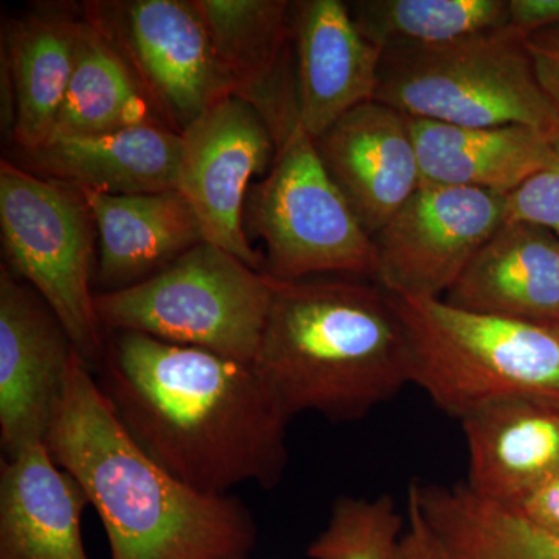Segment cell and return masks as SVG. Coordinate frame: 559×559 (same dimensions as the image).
I'll list each match as a JSON object with an SVG mask.
<instances>
[{"instance_id":"obj_4","label":"cell","mask_w":559,"mask_h":559,"mask_svg":"<svg viewBox=\"0 0 559 559\" xmlns=\"http://www.w3.org/2000/svg\"><path fill=\"white\" fill-rule=\"evenodd\" d=\"M390 296L409 340L412 384L441 411L462 419L500 401L559 409L558 326Z\"/></svg>"},{"instance_id":"obj_8","label":"cell","mask_w":559,"mask_h":559,"mask_svg":"<svg viewBox=\"0 0 559 559\" xmlns=\"http://www.w3.org/2000/svg\"><path fill=\"white\" fill-rule=\"evenodd\" d=\"M246 235L263 241L264 274L280 282L356 277L373 282L377 249L301 128L275 154L266 178L250 187Z\"/></svg>"},{"instance_id":"obj_5","label":"cell","mask_w":559,"mask_h":559,"mask_svg":"<svg viewBox=\"0 0 559 559\" xmlns=\"http://www.w3.org/2000/svg\"><path fill=\"white\" fill-rule=\"evenodd\" d=\"M374 100L411 119L468 128L521 124L554 134L559 110L511 25L466 38L382 51Z\"/></svg>"},{"instance_id":"obj_16","label":"cell","mask_w":559,"mask_h":559,"mask_svg":"<svg viewBox=\"0 0 559 559\" xmlns=\"http://www.w3.org/2000/svg\"><path fill=\"white\" fill-rule=\"evenodd\" d=\"M443 300L460 310L559 329V235L539 224L506 221Z\"/></svg>"},{"instance_id":"obj_26","label":"cell","mask_w":559,"mask_h":559,"mask_svg":"<svg viewBox=\"0 0 559 559\" xmlns=\"http://www.w3.org/2000/svg\"><path fill=\"white\" fill-rule=\"evenodd\" d=\"M403 514L390 496L341 498L329 524L312 540L311 559H395L404 532Z\"/></svg>"},{"instance_id":"obj_11","label":"cell","mask_w":559,"mask_h":559,"mask_svg":"<svg viewBox=\"0 0 559 559\" xmlns=\"http://www.w3.org/2000/svg\"><path fill=\"white\" fill-rule=\"evenodd\" d=\"M275 154L266 121L234 97L215 103L180 132L176 191L197 213L205 241L259 271L263 255L250 245L242 212L250 180L272 167Z\"/></svg>"},{"instance_id":"obj_15","label":"cell","mask_w":559,"mask_h":559,"mask_svg":"<svg viewBox=\"0 0 559 559\" xmlns=\"http://www.w3.org/2000/svg\"><path fill=\"white\" fill-rule=\"evenodd\" d=\"M299 127L312 140L342 116L374 100L382 50L360 35L347 2H290Z\"/></svg>"},{"instance_id":"obj_1","label":"cell","mask_w":559,"mask_h":559,"mask_svg":"<svg viewBox=\"0 0 559 559\" xmlns=\"http://www.w3.org/2000/svg\"><path fill=\"white\" fill-rule=\"evenodd\" d=\"M94 374L131 439L189 487L224 496L282 480L290 419L252 364L119 331Z\"/></svg>"},{"instance_id":"obj_7","label":"cell","mask_w":559,"mask_h":559,"mask_svg":"<svg viewBox=\"0 0 559 559\" xmlns=\"http://www.w3.org/2000/svg\"><path fill=\"white\" fill-rule=\"evenodd\" d=\"M0 227L10 271L43 297L97 370L106 345L92 289L97 227L80 191L2 159Z\"/></svg>"},{"instance_id":"obj_19","label":"cell","mask_w":559,"mask_h":559,"mask_svg":"<svg viewBox=\"0 0 559 559\" xmlns=\"http://www.w3.org/2000/svg\"><path fill=\"white\" fill-rule=\"evenodd\" d=\"M180 134L165 127H135L87 138L51 139L17 150L24 170L75 189L108 194L176 191Z\"/></svg>"},{"instance_id":"obj_27","label":"cell","mask_w":559,"mask_h":559,"mask_svg":"<svg viewBox=\"0 0 559 559\" xmlns=\"http://www.w3.org/2000/svg\"><path fill=\"white\" fill-rule=\"evenodd\" d=\"M551 145L549 165L507 197V221L539 224L559 235V127Z\"/></svg>"},{"instance_id":"obj_14","label":"cell","mask_w":559,"mask_h":559,"mask_svg":"<svg viewBox=\"0 0 559 559\" xmlns=\"http://www.w3.org/2000/svg\"><path fill=\"white\" fill-rule=\"evenodd\" d=\"M312 142L371 238L421 187L409 117L384 103L356 106Z\"/></svg>"},{"instance_id":"obj_22","label":"cell","mask_w":559,"mask_h":559,"mask_svg":"<svg viewBox=\"0 0 559 559\" xmlns=\"http://www.w3.org/2000/svg\"><path fill=\"white\" fill-rule=\"evenodd\" d=\"M81 24V7L43 3L11 21L3 33L2 53L16 102L11 140L17 150L39 148L53 135L75 66Z\"/></svg>"},{"instance_id":"obj_9","label":"cell","mask_w":559,"mask_h":559,"mask_svg":"<svg viewBox=\"0 0 559 559\" xmlns=\"http://www.w3.org/2000/svg\"><path fill=\"white\" fill-rule=\"evenodd\" d=\"M81 11L120 51L173 131L230 97L194 0H95Z\"/></svg>"},{"instance_id":"obj_3","label":"cell","mask_w":559,"mask_h":559,"mask_svg":"<svg viewBox=\"0 0 559 559\" xmlns=\"http://www.w3.org/2000/svg\"><path fill=\"white\" fill-rule=\"evenodd\" d=\"M252 367L289 419L316 412L356 421L412 384L409 340L395 301L367 278H272Z\"/></svg>"},{"instance_id":"obj_29","label":"cell","mask_w":559,"mask_h":559,"mask_svg":"<svg viewBox=\"0 0 559 559\" xmlns=\"http://www.w3.org/2000/svg\"><path fill=\"white\" fill-rule=\"evenodd\" d=\"M536 528L559 538V473L543 481L516 502L503 506Z\"/></svg>"},{"instance_id":"obj_20","label":"cell","mask_w":559,"mask_h":559,"mask_svg":"<svg viewBox=\"0 0 559 559\" xmlns=\"http://www.w3.org/2000/svg\"><path fill=\"white\" fill-rule=\"evenodd\" d=\"M462 421L468 487L489 502L510 506L559 473V409L530 401H500Z\"/></svg>"},{"instance_id":"obj_25","label":"cell","mask_w":559,"mask_h":559,"mask_svg":"<svg viewBox=\"0 0 559 559\" xmlns=\"http://www.w3.org/2000/svg\"><path fill=\"white\" fill-rule=\"evenodd\" d=\"M347 7L360 35L382 51L441 46L510 25L509 0H356Z\"/></svg>"},{"instance_id":"obj_10","label":"cell","mask_w":559,"mask_h":559,"mask_svg":"<svg viewBox=\"0 0 559 559\" xmlns=\"http://www.w3.org/2000/svg\"><path fill=\"white\" fill-rule=\"evenodd\" d=\"M506 221L502 194L423 183L374 235L373 282L395 296L443 299Z\"/></svg>"},{"instance_id":"obj_21","label":"cell","mask_w":559,"mask_h":559,"mask_svg":"<svg viewBox=\"0 0 559 559\" xmlns=\"http://www.w3.org/2000/svg\"><path fill=\"white\" fill-rule=\"evenodd\" d=\"M409 128L426 186L509 197L549 165L554 150V134L521 124L468 128L409 117Z\"/></svg>"},{"instance_id":"obj_30","label":"cell","mask_w":559,"mask_h":559,"mask_svg":"<svg viewBox=\"0 0 559 559\" xmlns=\"http://www.w3.org/2000/svg\"><path fill=\"white\" fill-rule=\"evenodd\" d=\"M525 44L540 87L559 110V27L530 33Z\"/></svg>"},{"instance_id":"obj_31","label":"cell","mask_w":559,"mask_h":559,"mask_svg":"<svg viewBox=\"0 0 559 559\" xmlns=\"http://www.w3.org/2000/svg\"><path fill=\"white\" fill-rule=\"evenodd\" d=\"M510 25L530 33L559 27V0H509Z\"/></svg>"},{"instance_id":"obj_18","label":"cell","mask_w":559,"mask_h":559,"mask_svg":"<svg viewBox=\"0 0 559 559\" xmlns=\"http://www.w3.org/2000/svg\"><path fill=\"white\" fill-rule=\"evenodd\" d=\"M87 506L83 487L46 443L2 459L0 559H91L81 530Z\"/></svg>"},{"instance_id":"obj_28","label":"cell","mask_w":559,"mask_h":559,"mask_svg":"<svg viewBox=\"0 0 559 559\" xmlns=\"http://www.w3.org/2000/svg\"><path fill=\"white\" fill-rule=\"evenodd\" d=\"M395 559H455L441 543L417 502L407 495V514Z\"/></svg>"},{"instance_id":"obj_23","label":"cell","mask_w":559,"mask_h":559,"mask_svg":"<svg viewBox=\"0 0 559 559\" xmlns=\"http://www.w3.org/2000/svg\"><path fill=\"white\" fill-rule=\"evenodd\" d=\"M135 127L168 124L120 51L83 14L72 79L51 139L87 138Z\"/></svg>"},{"instance_id":"obj_17","label":"cell","mask_w":559,"mask_h":559,"mask_svg":"<svg viewBox=\"0 0 559 559\" xmlns=\"http://www.w3.org/2000/svg\"><path fill=\"white\" fill-rule=\"evenodd\" d=\"M76 190L100 238L95 280L105 293L145 282L205 241L197 213L178 191L108 194Z\"/></svg>"},{"instance_id":"obj_12","label":"cell","mask_w":559,"mask_h":559,"mask_svg":"<svg viewBox=\"0 0 559 559\" xmlns=\"http://www.w3.org/2000/svg\"><path fill=\"white\" fill-rule=\"evenodd\" d=\"M68 331L32 286L0 270L2 459L46 443L76 356Z\"/></svg>"},{"instance_id":"obj_13","label":"cell","mask_w":559,"mask_h":559,"mask_svg":"<svg viewBox=\"0 0 559 559\" xmlns=\"http://www.w3.org/2000/svg\"><path fill=\"white\" fill-rule=\"evenodd\" d=\"M230 97L263 117L277 151L299 130L288 0H194Z\"/></svg>"},{"instance_id":"obj_6","label":"cell","mask_w":559,"mask_h":559,"mask_svg":"<svg viewBox=\"0 0 559 559\" xmlns=\"http://www.w3.org/2000/svg\"><path fill=\"white\" fill-rule=\"evenodd\" d=\"M271 300L270 275L202 241L139 285L95 293V311L103 331H132L252 364Z\"/></svg>"},{"instance_id":"obj_2","label":"cell","mask_w":559,"mask_h":559,"mask_svg":"<svg viewBox=\"0 0 559 559\" xmlns=\"http://www.w3.org/2000/svg\"><path fill=\"white\" fill-rule=\"evenodd\" d=\"M47 450L97 511L110 559H249L257 524L237 496L207 495L157 465L76 353Z\"/></svg>"},{"instance_id":"obj_24","label":"cell","mask_w":559,"mask_h":559,"mask_svg":"<svg viewBox=\"0 0 559 559\" xmlns=\"http://www.w3.org/2000/svg\"><path fill=\"white\" fill-rule=\"evenodd\" d=\"M409 496L455 559H559V538L500 503L471 492L414 481Z\"/></svg>"}]
</instances>
